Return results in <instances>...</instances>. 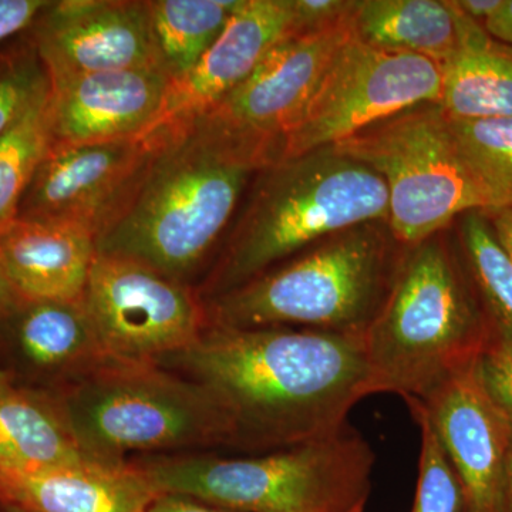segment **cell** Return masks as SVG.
I'll list each match as a JSON object with an SVG mask.
<instances>
[{"label": "cell", "instance_id": "cell-22", "mask_svg": "<svg viewBox=\"0 0 512 512\" xmlns=\"http://www.w3.org/2000/svg\"><path fill=\"white\" fill-rule=\"evenodd\" d=\"M352 35L387 53L446 62L458 45L456 9L451 0H353Z\"/></svg>", "mask_w": 512, "mask_h": 512}, {"label": "cell", "instance_id": "cell-32", "mask_svg": "<svg viewBox=\"0 0 512 512\" xmlns=\"http://www.w3.org/2000/svg\"><path fill=\"white\" fill-rule=\"evenodd\" d=\"M147 512H229L184 495L160 494Z\"/></svg>", "mask_w": 512, "mask_h": 512}, {"label": "cell", "instance_id": "cell-9", "mask_svg": "<svg viewBox=\"0 0 512 512\" xmlns=\"http://www.w3.org/2000/svg\"><path fill=\"white\" fill-rule=\"evenodd\" d=\"M440 64L373 49L350 36L282 144L281 160L336 146L423 103H440Z\"/></svg>", "mask_w": 512, "mask_h": 512}, {"label": "cell", "instance_id": "cell-16", "mask_svg": "<svg viewBox=\"0 0 512 512\" xmlns=\"http://www.w3.org/2000/svg\"><path fill=\"white\" fill-rule=\"evenodd\" d=\"M167 87L168 77L158 66L50 80L53 143L143 136L160 116Z\"/></svg>", "mask_w": 512, "mask_h": 512}, {"label": "cell", "instance_id": "cell-5", "mask_svg": "<svg viewBox=\"0 0 512 512\" xmlns=\"http://www.w3.org/2000/svg\"><path fill=\"white\" fill-rule=\"evenodd\" d=\"M128 463L157 494L229 512H350L366 504L376 454L350 424L323 439L256 456L147 454Z\"/></svg>", "mask_w": 512, "mask_h": 512}, {"label": "cell", "instance_id": "cell-35", "mask_svg": "<svg viewBox=\"0 0 512 512\" xmlns=\"http://www.w3.org/2000/svg\"><path fill=\"white\" fill-rule=\"evenodd\" d=\"M504 0H456V6L467 18L483 26L503 5Z\"/></svg>", "mask_w": 512, "mask_h": 512}, {"label": "cell", "instance_id": "cell-39", "mask_svg": "<svg viewBox=\"0 0 512 512\" xmlns=\"http://www.w3.org/2000/svg\"><path fill=\"white\" fill-rule=\"evenodd\" d=\"M0 512H25V511L19 510V508L10 507V505L0 504Z\"/></svg>", "mask_w": 512, "mask_h": 512}, {"label": "cell", "instance_id": "cell-17", "mask_svg": "<svg viewBox=\"0 0 512 512\" xmlns=\"http://www.w3.org/2000/svg\"><path fill=\"white\" fill-rule=\"evenodd\" d=\"M26 383L59 394L113 360L104 352L83 301H20L0 322Z\"/></svg>", "mask_w": 512, "mask_h": 512}, {"label": "cell", "instance_id": "cell-33", "mask_svg": "<svg viewBox=\"0 0 512 512\" xmlns=\"http://www.w3.org/2000/svg\"><path fill=\"white\" fill-rule=\"evenodd\" d=\"M483 28L497 42L512 47V0H504L501 8L484 23Z\"/></svg>", "mask_w": 512, "mask_h": 512}, {"label": "cell", "instance_id": "cell-15", "mask_svg": "<svg viewBox=\"0 0 512 512\" xmlns=\"http://www.w3.org/2000/svg\"><path fill=\"white\" fill-rule=\"evenodd\" d=\"M291 33V0H242L197 66L168 82L153 130H183L204 117Z\"/></svg>", "mask_w": 512, "mask_h": 512}, {"label": "cell", "instance_id": "cell-12", "mask_svg": "<svg viewBox=\"0 0 512 512\" xmlns=\"http://www.w3.org/2000/svg\"><path fill=\"white\" fill-rule=\"evenodd\" d=\"M168 133L84 144H50L20 201V220L77 225L97 238L123 214Z\"/></svg>", "mask_w": 512, "mask_h": 512}, {"label": "cell", "instance_id": "cell-13", "mask_svg": "<svg viewBox=\"0 0 512 512\" xmlns=\"http://www.w3.org/2000/svg\"><path fill=\"white\" fill-rule=\"evenodd\" d=\"M407 406L443 447L463 490L464 512H503L512 430L485 392L477 363Z\"/></svg>", "mask_w": 512, "mask_h": 512}, {"label": "cell", "instance_id": "cell-24", "mask_svg": "<svg viewBox=\"0 0 512 512\" xmlns=\"http://www.w3.org/2000/svg\"><path fill=\"white\" fill-rule=\"evenodd\" d=\"M460 254L495 333L512 340V264L484 212L463 215Z\"/></svg>", "mask_w": 512, "mask_h": 512}, {"label": "cell", "instance_id": "cell-18", "mask_svg": "<svg viewBox=\"0 0 512 512\" xmlns=\"http://www.w3.org/2000/svg\"><path fill=\"white\" fill-rule=\"evenodd\" d=\"M96 235L59 221L20 220L0 229V262L23 301H83Z\"/></svg>", "mask_w": 512, "mask_h": 512}, {"label": "cell", "instance_id": "cell-2", "mask_svg": "<svg viewBox=\"0 0 512 512\" xmlns=\"http://www.w3.org/2000/svg\"><path fill=\"white\" fill-rule=\"evenodd\" d=\"M165 131L133 200L97 238V252L137 259L192 286L249 178L268 165L200 121Z\"/></svg>", "mask_w": 512, "mask_h": 512}, {"label": "cell", "instance_id": "cell-36", "mask_svg": "<svg viewBox=\"0 0 512 512\" xmlns=\"http://www.w3.org/2000/svg\"><path fill=\"white\" fill-rule=\"evenodd\" d=\"M22 301L12 284H10L8 276L5 274L2 262H0V322L3 319L8 318L10 313L18 308V305Z\"/></svg>", "mask_w": 512, "mask_h": 512}, {"label": "cell", "instance_id": "cell-14", "mask_svg": "<svg viewBox=\"0 0 512 512\" xmlns=\"http://www.w3.org/2000/svg\"><path fill=\"white\" fill-rule=\"evenodd\" d=\"M28 35L50 80L158 66L143 0H57Z\"/></svg>", "mask_w": 512, "mask_h": 512}, {"label": "cell", "instance_id": "cell-6", "mask_svg": "<svg viewBox=\"0 0 512 512\" xmlns=\"http://www.w3.org/2000/svg\"><path fill=\"white\" fill-rule=\"evenodd\" d=\"M400 259L379 222L346 229L205 301L208 322L363 336L382 308Z\"/></svg>", "mask_w": 512, "mask_h": 512}, {"label": "cell", "instance_id": "cell-8", "mask_svg": "<svg viewBox=\"0 0 512 512\" xmlns=\"http://www.w3.org/2000/svg\"><path fill=\"white\" fill-rule=\"evenodd\" d=\"M332 148L383 178L390 232L406 247L439 234L457 215L494 210L439 103L400 111Z\"/></svg>", "mask_w": 512, "mask_h": 512}, {"label": "cell", "instance_id": "cell-23", "mask_svg": "<svg viewBox=\"0 0 512 512\" xmlns=\"http://www.w3.org/2000/svg\"><path fill=\"white\" fill-rule=\"evenodd\" d=\"M242 0H147L158 67L168 82L190 73Z\"/></svg>", "mask_w": 512, "mask_h": 512}, {"label": "cell", "instance_id": "cell-11", "mask_svg": "<svg viewBox=\"0 0 512 512\" xmlns=\"http://www.w3.org/2000/svg\"><path fill=\"white\" fill-rule=\"evenodd\" d=\"M350 36L349 15L329 28L291 33L272 47L248 79L197 121L266 165L278 163L285 137Z\"/></svg>", "mask_w": 512, "mask_h": 512}, {"label": "cell", "instance_id": "cell-20", "mask_svg": "<svg viewBox=\"0 0 512 512\" xmlns=\"http://www.w3.org/2000/svg\"><path fill=\"white\" fill-rule=\"evenodd\" d=\"M458 45L440 64V106L453 120L512 119V47L457 8Z\"/></svg>", "mask_w": 512, "mask_h": 512}, {"label": "cell", "instance_id": "cell-38", "mask_svg": "<svg viewBox=\"0 0 512 512\" xmlns=\"http://www.w3.org/2000/svg\"><path fill=\"white\" fill-rule=\"evenodd\" d=\"M12 384H15L13 376L10 375V372H8V370L2 369V367H0V390L12 386Z\"/></svg>", "mask_w": 512, "mask_h": 512}, {"label": "cell", "instance_id": "cell-26", "mask_svg": "<svg viewBox=\"0 0 512 512\" xmlns=\"http://www.w3.org/2000/svg\"><path fill=\"white\" fill-rule=\"evenodd\" d=\"M450 121L458 148L490 195L494 210L511 207L512 119Z\"/></svg>", "mask_w": 512, "mask_h": 512}, {"label": "cell", "instance_id": "cell-28", "mask_svg": "<svg viewBox=\"0 0 512 512\" xmlns=\"http://www.w3.org/2000/svg\"><path fill=\"white\" fill-rule=\"evenodd\" d=\"M421 431L419 477L412 512H464L460 481L423 417H413Z\"/></svg>", "mask_w": 512, "mask_h": 512}, {"label": "cell", "instance_id": "cell-34", "mask_svg": "<svg viewBox=\"0 0 512 512\" xmlns=\"http://www.w3.org/2000/svg\"><path fill=\"white\" fill-rule=\"evenodd\" d=\"M495 238L500 242L508 259L512 264V205L511 207L500 208L490 212H484Z\"/></svg>", "mask_w": 512, "mask_h": 512}, {"label": "cell", "instance_id": "cell-25", "mask_svg": "<svg viewBox=\"0 0 512 512\" xmlns=\"http://www.w3.org/2000/svg\"><path fill=\"white\" fill-rule=\"evenodd\" d=\"M50 89L0 138V229L18 217L20 201L52 144Z\"/></svg>", "mask_w": 512, "mask_h": 512}, {"label": "cell", "instance_id": "cell-27", "mask_svg": "<svg viewBox=\"0 0 512 512\" xmlns=\"http://www.w3.org/2000/svg\"><path fill=\"white\" fill-rule=\"evenodd\" d=\"M49 89V74L28 33L0 50V138Z\"/></svg>", "mask_w": 512, "mask_h": 512}, {"label": "cell", "instance_id": "cell-19", "mask_svg": "<svg viewBox=\"0 0 512 512\" xmlns=\"http://www.w3.org/2000/svg\"><path fill=\"white\" fill-rule=\"evenodd\" d=\"M157 495L130 463L87 461L37 473L0 470V504L25 512H147Z\"/></svg>", "mask_w": 512, "mask_h": 512}, {"label": "cell", "instance_id": "cell-30", "mask_svg": "<svg viewBox=\"0 0 512 512\" xmlns=\"http://www.w3.org/2000/svg\"><path fill=\"white\" fill-rule=\"evenodd\" d=\"M353 0H291L292 35L316 32L348 18Z\"/></svg>", "mask_w": 512, "mask_h": 512}, {"label": "cell", "instance_id": "cell-31", "mask_svg": "<svg viewBox=\"0 0 512 512\" xmlns=\"http://www.w3.org/2000/svg\"><path fill=\"white\" fill-rule=\"evenodd\" d=\"M50 0H0V43L28 33Z\"/></svg>", "mask_w": 512, "mask_h": 512}, {"label": "cell", "instance_id": "cell-3", "mask_svg": "<svg viewBox=\"0 0 512 512\" xmlns=\"http://www.w3.org/2000/svg\"><path fill=\"white\" fill-rule=\"evenodd\" d=\"M497 336L460 249L437 234L404 252L363 342L376 393L421 402Z\"/></svg>", "mask_w": 512, "mask_h": 512}, {"label": "cell", "instance_id": "cell-21", "mask_svg": "<svg viewBox=\"0 0 512 512\" xmlns=\"http://www.w3.org/2000/svg\"><path fill=\"white\" fill-rule=\"evenodd\" d=\"M87 461L57 394L16 383L0 390V470L37 473Z\"/></svg>", "mask_w": 512, "mask_h": 512}, {"label": "cell", "instance_id": "cell-7", "mask_svg": "<svg viewBox=\"0 0 512 512\" xmlns=\"http://www.w3.org/2000/svg\"><path fill=\"white\" fill-rule=\"evenodd\" d=\"M90 460L124 466L147 454L225 450L227 424L211 394L146 363L111 362L57 394Z\"/></svg>", "mask_w": 512, "mask_h": 512}, {"label": "cell", "instance_id": "cell-4", "mask_svg": "<svg viewBox=\"0 0 512 512\" xmlns=\"http://www.w3.org/2000/svg\"><path fill=\"white\" fill-rule=\"evenodd\" d=\"M387 220L383 178L355 158L329 147L278 161L256 174L242 217L195 292L210 301L323 239Z\"/></svg>", "mask_w": 512, "mask_h": 512}, {"label": "cell", "instance_id": "cell-10", "mask_svg": "<svg viewBox=\"0 0 512 512\" xmlns=\"http://www.w3.org/2000/svg\"><path fill=\"white\" fill-rule=\"evenodd\" d=\"M83 305L117 363H153L192 345L210 326L195 288L127 256L94 259Z\"/></svg>", "mask_w": 512, "mask_h": 512}, {"label": "cell", "instance_id": "cell-1", "mask_svg": "<svg viewBox=\"0 0 512 512\" xmlns=\"http://www.w3.org/2000/svg\"><path fill=\"white\" fill-rule=\"evenodd\" d=\"M156 365L201 384L227 424L224 451L256 456L332 436L376 393L363 336L210 325Z\"/></svg>", "mask_w": 512, "mask_h": 512}, {"label": "cell", "instance_id": "cell-29", "mask_svg": "<svg viewBox=\"0 0 512 512\" xmlns=\"http://www.w3.org/2000/svg\"><path fill=\"white\" fill-rule=\"evenodd\" d=\"M485 392L512 430V340L495 336L477 362Z\"/></svg>", "mask_w": 512, "mask_h": 512}, {"label": "cell", "instance_id": "cell-40", "mask_svg": "<svg viewBox=\"0 0 512 512\" xmlns=\"http://www.w3.org/2000/svg\"><path fill=\"white\" fill-rule=\"evenodd\" d=\"M366 504L359 505V507H356L355 510L350 512H365Z\"/></svg>", "mask_w": 512, "mask_h": 512}, {"label": "cell", "instance_id": "cell-37", "mask_svg": "<svg viewBox=\"0 0 512 512\" xmlns=\"http://www.w3.org/2000/svg\"><path fill=\"white\" fill-rule=\"evenodd\" d=\"M512 512V444L507 460V473H505L504 511Z\"/></svg>", "mask_w": 512, "mask_h": 512}]
</instances>
